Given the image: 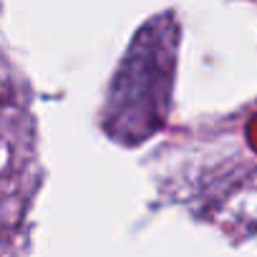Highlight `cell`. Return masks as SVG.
Returning a JSON list of instances; mask_svg holds the SVG:
<instances>
[]
</instances>
